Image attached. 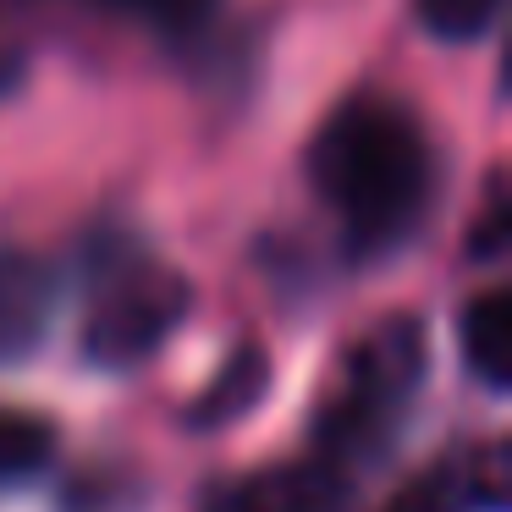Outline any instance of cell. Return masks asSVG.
Listing matches in <instances>:
<instances>
[{
	"instance_id": "cell-3",
	"label": "cell",
	"mask_w": 512,
	"mask_h": 512,
	"mask_svg": "<svg viewBox=\"0 0 512 512\" xmlns=\"http://www.w3.org/2000/svg\"><path fill=\"white\" fill-rule=\"evenodd\" d=\"M193 309V287L182 270L149 265V259H127V265L105 270L94 287V303L83 314V358L94 369H138L177 336V325Z\"/></svg>"
},
{
	"instance_id": "cell-13",
	"label": "cell",
	"mask_w": 512,
	"mask_h": 512,
	"mask_svg": "<svg viewBox=\"0 0 512 512\" xmlns=\"http://www.w3.org/2000/svg\"><path fill=\"white\" fill-rule=\"evenodd\" d=\"M17 83H23V61H17V56H6V50H0V100H6V94H12Z\"/></svg>"
},
{
	"instance_id": "cell-5",
	"label": "cell",
	"mask_w": 512,
	"mask_h": 512,
	"mask_svg": "<svg viewBox=\"0 0 512 512\" xmlns=\"http://www.w3.org/2000/svg\"><path fill=\"white\" fill-rule=\"evenodd\" d=\"M56 314V276L23 248H0V364L39 353Z\"/></svg>"
},
{
	"instance_id": "cell-12",
	"label": "cell",
	"mask_w": 512,
	"mask_h": 512,
	"mask_svg": "<svg viewBox=\"0 0 512 512\" xmlns=\"http://www.w3.org/2000/svg\"><path fill=\"white\" fill-rule=\"evenodd\" d=\"M507 226H512L507 193H501V182H496V188H490L485 215H479V232L468 237V254H474V259H501V254H507Z\"/></svg>"
},
{
	"instance_id": "cell-10",
	"label": "cell",
	"mask_w": 512,
	"mask_h": 512,
	"mask_svg": "<svg viewBox=\"0 0 512 512\" xmlns=\"http://www.w3.org/2000/svg\"><path fill=\"white\" fill-rule=\"evenodd\" d=\"M413 17L441 45H474L501 17V0H413Z\"/></svg>"
},
{
	"instance_id": "cell-11",
	"label": "cell",
	"mask_w": 512,
	"mask_h": 512,
	"mask_svg": "<svg viewBox=\"0 0 512 512\" xmlns=\"http://www.w3.org/2000/svg\"><path fill=\"white\" fill-rule=\"evenodd\" d=\"M127 12L149 17V23L160 28V34L171 39H193L204 34V23L215 17V0H122Z\"/></svg>"
},
{
	"instance_id": "cell-2",
	"label": "cell",
	"mask_w": 512,
	"mask_h": 512,
	"mask_svg": "<svg viewBox=\"0 0 512 512\" xmlns=\"http://www.w3.org/2000/svg\"><path fill=\"white\" fill-rule=\"evenodd\" d=\"M424 369H430V342L413 314L369 325L358 347L342 358L331 397L314 413V441L325 463L353 474L358 463H375L380 452H391L424 391Z\"/></svg>"
},
{
	"instance_id": "cell-7",
	"label": "cell",
	"mask_w": 512,
	"mask_h": 512,
	"mask_svg": "<svg viewBox=\"0 0 512 512\" xmlns=\"http://www.w3.org/2000/svg\"><path fill=\"white\" fill-rule=\"evenodd\" d=\"M270 391V358L265 347L243 342L226 353V364L215 369V380L199 391V402L188 408V424L193 430H226V424H237L243 413H254L259 402H265Z\"/></svg>"
},
{
	"instance_id": "cell-6",
	"label": "cell",
	"mask_w": 512,
	"mask_h": 512,
	"mask_svg": "<svg viewBox=\"0 0 512 512\" xmlns=\"http://www.w3.org/2000/svg\"><path fill=\"white\" fill-rule=\"evenodd\" d=\"M457 347H463L468 375L485 391L512 386V298L507 292H479L457 314Z\"/></svg>"
},
{
	"instance_id": "cell-9",
	"label": "cell",
	"mask_w": 512,
	"mask_h": 512,
	"mask_svg": "<svg viewBox=\"0 0 512 512\" xmlns=\"http://www.w3.org/2000/svg\"><path fill=\"white\" fill-rule=\"evenodd\" d=\"M380 512H485L474 490V474L463 468H435V474H419L397 490Z\"/></svg>"
},
{
	"instance_id": "cell-4",
	"label": "cell",
	"mask_w": 512,
	"mask_h": 512,
	"mask_svg": "<svg viewBox=\"0 0 512 512\" xmlns=\"http://www.w3.org/2000/svg\"><path fill=\"white\" fill-rule=\"evenodd\" d=\"M353 485L336 463H276L215 490L204 512H347Z\"/></svg>"
},
{
	"instance_id": "cell-1",
	"label": "cell",
	"mask_w": 512,
	"mask_h": 512,
	"mask_svg": "<svg viewBox=\"0 0 512 512\" xmlns=\"http://www.w3.org/2000/svg\"><path fill=\"white\" fill-rule=\"evenodd\" d=\"M309 182L342 221V243L358 265L408 248L441 188L430 133L386 94H353L325 116L309 144Z\"/></svg>"
},
{
	"instance_id": "cell-8",
	"label": "cell",
	"mask_w": 512,
	"mask_h": 512,
	"mask_svg": "<svg viewBox=\"0 0 512 512\" xmlns=\"http://www.w3.org/2000/svg\"><path fill=\"white\" fill-rule=\"evenodd\" d=\"M56 452H61V435L45 413L0 408V490L39 479L56 463Z\"/></svg>"
}]
</instances>
